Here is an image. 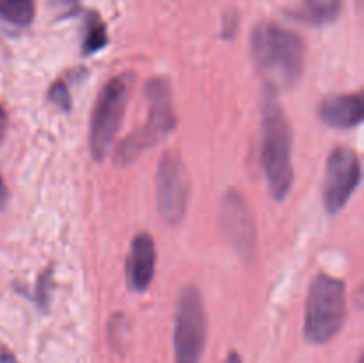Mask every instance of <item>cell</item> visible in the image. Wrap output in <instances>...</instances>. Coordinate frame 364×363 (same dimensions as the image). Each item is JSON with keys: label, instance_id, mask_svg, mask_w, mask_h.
Returning a JSON list of instances; mask_svg holds the SVG:
<instances>
[{"label": "cell", "instance_id": "52a82bcc", "mask_svg": "<svg viewBox=\"0 0 364 363\" xmlns=\"http://www.w3.org/2000/svg\"><path fill=\"white\" fill-rule=\"evenodd\" d=\"M191 198V177L178 152L169 149L162 155L156 169V203L160 217L169 226L185 219Z\"/></svg>", "mask_w": 364, "mask_h": 363}, {"label": "cell", "instance_id": "ba28073f", "mask_svg": "<svg viewBox=\"0 0 364 363\" xmlns=\"http://www.w3.org/2000/svg\"><path fill=\"white\" fill-rule=\"evenodd\" d=\"M361 160L354 149L340 146L327 159L323 180V201L331 214H338L361 184Z\"/></svg>", "mask_w": 364, "mask_h": 363}, {"label": "cell", "instance_id": "7c38bea8", "mask_svg": "<svg viewBox=\"0 0 364 363\" xmlns=\"http://www.w3.org/2000/svg\"><path fill=\"white\" fill-rule=\"evenodd\" d=\"M343 0H304L302 14L309 23L326 25L340 16Z\"/></svg>", "mask_w": 364, "mask_h": 363}, {"label": "cell", "instance_id": "ac0fdd59", "mask_svg": "<svg viewBox=\"0 0 364 363\" xmlns=\"http://www.w3.org/2000/svg\"><path fill=\"white\" fill-rule=\"evenodd\" d=\"M0 363H20L16 359V356L6 347V345L0 344Z\"/></svg>", "mask_w": 364, "mask_h": 363}, {"label": "cell", "instance_id": "ffe728a7", "mask_svg": "<svg viewBox=\"0 0 364 363\" xmlns=\"http://www.w3.org/2000/svg\"><path fill=\"white\" fill-rule=\"evenodd\" d=\"M6 203H7V187L6 184H4L2 177H0V210L6 206Z\"/></svg>", "mask_w": 364, "mask_h": 363}, {"label": "cell", "instance_id": "277c9868", "mask_svg": "<svg viewBox=\"0 0 364 363\" xmlns=\"http://www.w3.org/2000/svg\"><path fill=\"white\" fill-rule=\"evenodd\" d=\"M146 100H148V120L142 127L135 128L116 149V162L119 166L130 164L142 152L155 146L164 135L176 127V116L171 102V89L164 78H153L146 84Z\"/></svg>", "mask_w": 364, "mask_h": 363}, {"label": "cell", "instance_id": "9a60e30c", "mask_svg": "<svg viewBox=\"0 0 364 363\" xmlns=\"http://www.w3.org/2000/svg\"><path fill=\"white\" fill-rule=\"evenodd\" d=\"M48 100L55 107H59L60 110H70L71 109V98L70 91H68V85L63 80L55 82L52 88L48 89Z\"/></svg>", "mask_w": 364, "mask_h": 363}, {"label": "cell", "instance_id": "6da1fadb", "mask_svg": "<svg viewBox=\"0 0 364 363\" xmlns=\"http://www.w3.org/2000/svg\"><path fill=\"white\" fill-rule=\"evenodd\" d=\"M256 68L270 89L291 88L304 70L306 45L297 32L274 21H262L251 36Z\"/></svg>", "mask_w": 364, "mask_h": 363}, {"label": "cell", "instance_id": "8992f818", "mask_svg": "<svg viewBox=\"0 0 364 363\" xmlns=\"http://www.w3.org/2000/svg\"><path fill=\"white\" fill-rule=\"evenodd\" d=\"M206 345V312L201 292L188 285L180 292L174 326L176 363H199Z\"/></svg>", "mask_w": 364, "mask_h": 363}, {"label": "cell", "instance_id": "9c48e42d", "mask_svg": "<svg viewBox=\"0 0 364 363\" xmlns=\"http://www.w3.org/2000/svg\"><path fill=\"white\" fill-rule=\"evenodd\" d=\"M219 221L226 241H230L240 255L249 256L255 251V219L245 199L238 192L230 191L224 194L219 210Z\"/></svg>", "mask_w": 364, "mask_h": 363}, {"label": "cell", "instance_id": "e0dca14e", "mask_svg": "<svg viewBox=\"0 0 364 363\" xmlns=\"http://www.w3.org/2000/svg\"><path fill=\"white\" fill-rule=\"evenodd\" d=\"M48 2H50V6L55 7V9L64 11V13H70V11L77 9V6L80 0H48Z\"/></svg>", "mask_w": 364, "mask_h": 363}, {"label": "cell", "instance_id": "44dd1931", "mask_svg": "<svg viewBox=\"0 0 364 363\" xmlns=\"http://www.w3.org/2000/svg\"><path fill=\"white\" fill-rule=\"evenodd\" d=\"M224 363H242V358H240V354H238V352H230V354H228V358L224 359Z\"/></svg>", "mask_w": 364, "mask_h": 363}, {"label": "cell", "instance_id": "5bb4252c", "mask_svg": "<svg viewBox=\"0 0 364 363\" xmlns=\"http://www.w3.org/2000/svg\"><path fill=\"white\" fill-rule=\"evenodd\" d=\"M109 43V36H107L105 23L100 20L98 14L91 13L85 21V34H84V43H82V52L84 56H92V53H98L100 50H103Z\"/></svg>", "mask_w": 364, "mask_h": 363}, {"label": "cell", "instance_id": "8fae6325", "mask_svg": "<svg viewBox=\"0 0 364 363\" xmlns=\"http://www.w3.org/2000/svg\"><path fill=\"white\" fill-rule=\"evenodd\" d=\"M318 117L331 128H354L361 125L364 105L361 95L329 96L318 105Z\"/></svg>", "mask_w": 364, "mask_h": 363}, {"label": "cell", "instance_id": "4fadbf2b", "mask_svg": "<svg viewBox=\"0 0 364 363\" xmlns=\"http://www.w3.org/2000/svg\"><path fill=\"white\" fill-rule=\"evenodd\" d=\"M36 14L34 0H0V18L16 27H27Z\"/></svg>", "mask_w": 364, "mask_h": 363}, {"label": "cell", "instance_id": "7a4b0ae2", "mask_svg": "<svg viewBox=\"0 0 364 363\" xmlns=\"http://www.w3.org/2000/svg\"><path fill=\"white\" fill-rule=\"evenodd\" d=\"M262 166L274 199L283 201L294 182L291 128L274 89H267L262 107Z\"/></svg>", "mask_w": 364, "mask_h": 363}, {"label": "cell", "instance_id": "2e32d148", "mask_svg": "<svg viewBox=\"0 0 364 363\" xmlns=\"http://www.w3.org/2000/svg\"><path fill=\"white\" fill-rule=\"evenodd\" d=\"M48 274L50 270H46L45 274L41 276V280H39V288L36 290V294H38V298H36V301H38V305L41 306V308H46V305H48Z\"/></svg>", "mask_w": 364, "mask_h": 363}, {"label": "cell", "instance_id": "3957f363", "mask_svg": "<svg viewBox=\"0 0 364 363\" xmlns=\"http://www.w3.org/2000/svg\"><path fill=\"white\" fill-rule=\"evenodd\" d=\"M347 315V290L340 278L322 273L313 280L306 299L304 338L322 345L333 340L343 327Z\"/></svg>", "mask_w": 364, "mask_h": 363}, {"label": "cell", "instance_id": "5b68a950", "mask_svg": "<svg viewBox=\"0 0 364 363\" xmlns=\"http://www.w3.org/2000/svg\"><path fill=\"white\" fill-rule=\"evenodd\" d=\"M132 75L123 73L107 82L100 93L91 114L89 127V149L95 160H102L109 152L121 120L124 117L128 100H130Z\"/></svg>", "mask_w": 364, "mask_h": 363}, {"label": "cell", "instance_id": "30bf717a", "mask_svg": "<svg viewBox=\"0 0 364 363\" xmlns=\"http://www.w3.org/2000/svg\"><path fill=\"white\" fill-rule=\"evenodd\" d=\"M155 241L151 235L139 233L132 242L130 256H128V281L132 290L144 292L151 285L155 276Z\"/></svg>", "mask_w": 364, "mask_h": 363}, {"label": "cell", "instance_id": "d6986e66", "mask_svg": "<svg viewBox=\"0 0 364 363\" xmlns=\"http://www.w3.org/2000/svg\"><path fill=\"white\" fill-rule=\"evenodd\" d=\"M6 132H7V114L6 110L0 107V142H2L4 137H6Z\"/></svg>", "mask_w": 364, "mask_h": 363}]
</instances>
